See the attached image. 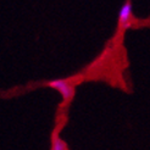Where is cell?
Masks as SVG:
<instances>
[{"mask_svg":"<svg viewBox=\"0 0 150 150\" xmlns=\"http://www.w3.org/2000/svg\"><path fill=\"white\" fill-rule=\"evenodd\" d=\"M59 131L55 129V132L51 136V150H69L66 143L59 137Z\"/></svg>","mask_w":150,"mask_h":150,"instance_id":"3957f363","label":"cell"},{"mask_svg":"<svg viewBox=\"0 0 150 150\" xmlns=\"http://www.w3.org/2000/svg\"><path fill=\"white\" fill-rule=\"evenodd\" d=\"M132 3L131 1H126L123 4V6L120 10V15H118V25H117V33L121 34L122 32H125L127 28L132 25Z\"/></svg>","mask_w":150,"mask_h":150,"instance_id":"7a4b0ae2","label":"cell"},{"mask_svg":"<svg viewBox=\"0 0 150 150\" xmlns=\"http://www.w3.org/2000/svg\"><path fill=\"white\" fill-rule=\"evenodd\" d=\"M47 86L55 89L60 93V95L62 96L64 104H69L72 101L76 94V86H74L70 79H54V81H49L47 82Z\"/></svg>","mask_w":150,"mask_h":150,"instance_id":"6da1fadb","label":"cell"}]
</instances>
